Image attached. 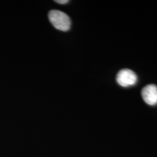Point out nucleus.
<instances>
[{
  "instance_id": "f257e3e1",
  "label": "nucleus",
  "mask_w": 157,
  "mask_h": 157,
  "mask_svg": "<svg viewBox=\"0 0 157 157\" xmlns=\"http://www.w3.org/2000/svg\"><path fill=\"white\" fill-rule=\"evenodd\" d=\"M50 23L55 28L62 31H67L71 28V19L66 13L60 10H53L48 14Z\"/></svg>"
},
{
  "instance_id": "f03ea898",
  "label": "nucleus",
  "mask_w": 157,
  "mask_h": 157,
  "mask_svg": "<svg viewBox=\"0 0 157 157\" xmlns=\"http://www.w3.org/2000/svg\"><path fill=\"white\" fill-rule=\"evenodd\" d=\"M137 75L134 71L129 69L121 70L117 75V82L121 87H129L136 84Z\"/></svg>"
},
{
  "instance_id": "7ed1b4c3",
  "label": "nucleus",
  "mask_w": 157,
  "mask_h": 157,
  "mask_svg": "<svg viewBox=\"0 0 157 157\" xmlns=\"http://www.w3.org/2000/svg\"><path fill=\"white\" fill-rule=\"evenodd\" d=\"M142 98L143 101L149 105L157 104V87L155 84H148L142 90Z\"/></svg>"
},
{
  "instance_id": "20e7f679",
  "label": "nucleus",
  "mask_w": 157,
  "mask_h": 157,
  "mask_svg": "<svg viewBox=\"0 0 157 157\" xmlns=\"http://www.w3.org/2000/svg\"><path fill=\"white\" fill-rule=\"evenodd\" d=\"M55 2L58 4H66L68 2V0H56Z\"/></svg>"
}]
</instances>
